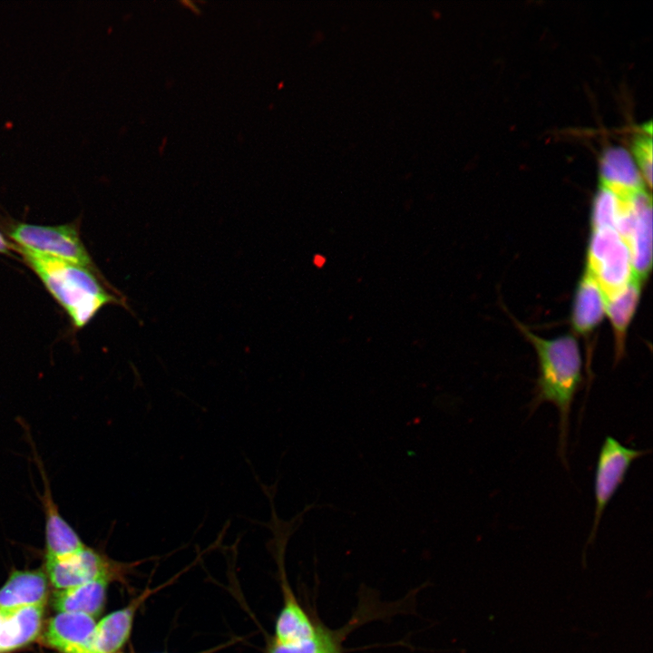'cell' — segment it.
Wrapping results in <instances>:
<instances>
[{
    "instance_id": "1",
    "label": "cell",
    "mask_w": 653,
    "mask_h": 653,
    "mask_svg": "<svg viewBox=\"0 0 653 653\" xmlns=\"http://www.w3.org/2000/svg\"><path fill=\"white\" fill-rule=\"evenodd\" d=\"M521 330L533 345L539 363V375L530 408L532 413L542 403H551L557 408L558 453L562 463L568 466L570 415L575 395L582 382V361L579 344L572 335L546 339L535 336L524 327H521Z\"/></svg>"
},
{
    "instance_id": "2",
    "label": "cell",
    "mask_w": 653,
    "mask_h": 653,
    "mask_svg": "<svg viewBox=\"0 0 653 653\" xmlns=\"http://www.w3.org/2000/svg\"><path fill=\"white\" fill-rule=\"evenodd\" d=\"M24 262L69 316L75 328L85 326L105 306L124 304L104 287L94 269L40 255L15 245Z\"/></svg>"
},
{
    "instance_id": "3",
    "label": "cell",
    "mask_w": 653,
    "mask_h": 653,
    "mask_svg": "<svg viewBox=\"0 0 653 653\" xmlns=\"http://www.w3.org/2000/svg\"><path fill=\"white\" fill-rule=\"evenodd\" d=\"M7 236L21 249L94 269L73 224L44 226L15 222L9 226Z\"/></svg>"
},
{
    "instance_id": "4",
    "label": "cell",
    "mask_w": 653,
    "mask_h": 653,
    "mask_svg": "<svg viewBox=\"0 0 653 653\" xmlns=\"http://www.w3.org/2000/svg\"><path fill=\"white\" fill-rule=\"evenodd\" d=\"M587 269L605 297L623 288L634 278L629 248L615 229H593Z\"/></svg>"
},
{
    "instance_id": "5",
    "label": "cell",
    "mask_w": 653,
    "mask_h": 653,
    "mask_svg": "<svg viewBox=\"0 0 653 653\" xmlns=\"http://www.w3.org/2000/svg\"><path fill=\"white\" fill-rule=\"evenodd\" d=\"M622 444L612 436H606L598 455L595 477V510L591 531L588 543L594 541L604 511L625 480L634 461L648 453Z\"/></svg>"
},
{
    "instance_id": "6",
    "label": "cell",
    "mask_w": 653,
    "mask_h": 653,
    "mask_svg": "<svg viewBox=\"0 0 653 653\" xmlns=\"http://www.w3.org/2000/svg\"><path fill=\"white\" fill-rule=\"evenodd\" d=\"M45 570L52 585L58 590L73 588L109 575L110 561L101 553L84 546L60 558H46Z\"/></svg>"
},
{
    "instance_id": "7",
    "label": "cell",
    "mask_w": 653,
    "mask_h": 653,
    "mask_svg": "<svg viewBox=\"0 0 653 653\" xmlns=\"http://www.w3.org/2000/svg\"><path fill=\"white\" fill-rule=\"evenodd\" d=\"M96 622L83 613L58 612L52 618L44 635L45 643L61 653H94Z\"/></svg>"
},
{
    "instance_id": "8",
    "label": "cell",
    "mask_w": 653,
    "mask_h": 653,
    "mask_svg": "<svg viewBox=\"0 0 653 653\" xmlns=\"http://www.w3.org/2000/svg\"><path fill=\"white\" fill-rule=\"evenodd\" d=\"M633 219L625 240L630 254L634 278L642 282L651 268L652 208L651 198L644 190L631 198Z\"/></svg>"
},
{
    "instance_id": "9",
    "label": "cell",
    "mask_w": 653,
    "mask_h": 653,
    "mask_svg": "<svg viewBox=\"0 0 653 653\" xmlns=\"http://www.w3.org/2000/svg\"><path fill=\"white\" fill-rule=\"evenodd\" d=\"M36 464L44 482V493L41 497L45 521V549L46 558H60L72 554L85 545L76 531L62 517L56 505L49 481L38 455L35 454Z\"/></svg>"
},
{
    "instance_id": "10",
    "label": "cell",
    "mask_w": 653,
    "mask_h": 653,
    "mask_svg": "<svg viewBox=\"0 0 653 653\" xmlns=\"http://www.w3.org/2000/svg\"><path fill=\"white\" fill-rule=\"evenodd\" d=\"M600 185L622 199L644 190V180L631 154L619 145L607 147L599 161Z\"/></svg>"
},
{
    "instance_id": "11",
    "label": "cell",
    "mask_w": 653,
    "mask_h": 653,
    "mask_svg": "<svg viewBox=\"0 0 653 653\" xmlns=\"http://www.w3.org/2000/svg\"><path fill=\"white\" fill-rule=\"evenodd\" d=\"M3 610V609H2ZM0 653L10 652L34 641L43 626L44 605L3 610Z\"/></svg>"
},
{
    "instance_id": "12",
    "label": "cell",
    "mask_w": 653,
    "mask_h": 653,
    "mask_svg": "<svg viewBox=\"0 0 653 653\" xmlns=\"http://www.w3.org/2000/svg\"><path fill=\"white\" fill-rule=\"evenodd\" d=\"M47 593V575L43 570L15 571L0 589V609L44 605Z\"/></svg>"
},
{
    "instance_id": "13",
    "label": "cell",
    "mask_w": 653,
    "mask_h": 653,
    "mask_svg": "<svg viewBox=\"0 0 653 653\" xmlns=\"http://www.w3.org/2000/svg\"><path fill=\"white\" fill-rule=\"evenodd\" d=\"M606 314V297L593 276L586 270L575 292L571 321L582 335L592 332Z\"/></svg>"
},
{
    "instance_id": "14",
    "label": "cell",
    "mask_w": 653,
    "mask_h": 653,
    "mask_svg": "<svg viewBox=\"0 0 653 653\" xmlns=\"http://www.w3.org/2000/svg\"><path fill=\"white\" fill-rule=\"evenodd\" d=\"M146 595L141 594L128 606L110 613L96 623L94 653H117L122 649L130 638L136 609Z\"/></svg>"
},
{
    "instance_id": "15",
    "label": "cell",
    "mask_w": 653,
    "mask_h": 653,
    "mask_svg": "<svg viewBox=\"0 0 653 653\" xmlns=\"http://www.w3.org/2000/svg\"><path fill=\"white\" fill-rule=\"evenodd\" d=\"M109 575L67 590L53 596V606L59 612H75L98 616L103 609Z\"/></svg>"
},
{
    "instance_id": "16",
    "label": "cell",
    "mask_w": 653,
    "mask_h": 653,
    "mask_svg": "<svg viewBox=\"0 0 653 653\" xmlns=\"http://www.w3.org/2000/svg\"><path fill=\"white\" fill-rule=\"evenodd\" d=\"M640 285L633 278L623 288L606 297V314L616 338L617 361L623 356L625 335L638 304Z\"/></svg>"
},
{
    "instance_id": "17",
    "label": "cell",
    "mask_w": 653,
    "mask_h": 653,
    "mask_svg": "<svg viewBox=\"0 0 653 653\" xmlns=\"http://www.w3.org/2000/svg\"><path fill=\"white\" fill-rule=\"evenodd\" d=\"M317 629L290 590L285 592L284 606L278 617L275 641L280 644L294 643L313 637Z\"/></svg>"
},
{
    "instance_id": "18",
    "label": "cell",
    "mask_w": 653,
    "mask_h": 653,
    "mask_svg": "<svg viewBox=\"0 0 653 653\" xmlns=\"http://www.w3.org/2000/svg\"><path fill=\"white\" fill-rule=\"evenodd\" d=\"M268 653H341V647L332 632L317 627L309 638L288 644L274 642Z\"/></svg>"
},
{
    "instance_id": "19",
    "label": "cell",
    "mask_w": 653,
    "mask_h": 653,
    "mask_svg": "<svg viewBox=\"0 0 653 653\" xmlns=\"http://www.w3.org/2000/svg\"><path fill=\"white\" fill-rule=\"evenodd\" d=\"M622 199L600 185L593 200L591 223L593 229H615L621 209Z\"/></svg>"
},
{
    "instance_id": "20",
    "label": "cell",
    "mask_w": 653,
    "mask_h": 653,
    "mask_svg": "<svg viewBox=\"0 0 653 653\" xmlns=\"http://www.w3.org/2000/svg\"><path fill=\"white\" fill-rule=\"evenodd\" d=\"M632 151L637 166L645 180L651 187L652 182V139L651 135L638 133L632 141Z\"/></svg>"
},
{
    "instance_id": "21",
    "label": "cell",
    "mask_w": 653,
    "mask_h": 653,
    "mask_svg": "<svg viewBox=\"0 0 653 653\" xmlns=\"http://www.w3.org/2000/svg\"><path fill=\"white\" fill-rule=\"evenodd\" d=\"M15 250V245L12 244L0 231V253L11 255Z\"/></svg>"
},
{
    "instance_id": "22",
    "label": "cell",
    "mask_w": 653,
    "mask_h": 653,
    "mask_svg": "<svg viewBox=\"0 0 653 653\" xmlns=\"http://www.w3.org/2000/svg\"><path fill=\"white\" fill-rule=\"evenodd\" d=\"M3 615H4L3 610L0 609V626H1V623H2V619H3Z\"/></svg>"
}]
</instances>
